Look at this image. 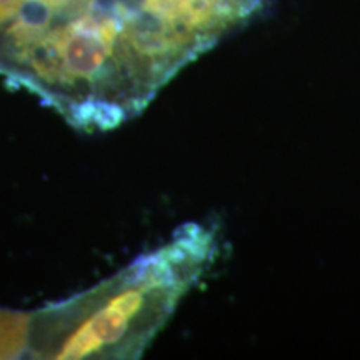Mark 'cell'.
<instances>
[{
    "mask_svg": "<svg viewBox=\"0 0 360 360\" xmlns=\"http://www.w3.org/2000/svg\"><path fill=\"white\" fill-rule=\"evenodd\" d=\"M164 30L165 0H0V72L89 127L139 96Z\"/></svg>",
    "mask_w": 360,
    "mask_h": 360,
    "instance_id": "1",
    "label": "cell"
},
{
    "mask_svg": "<svg viewBox=\"0 0 360 360\" xmlns=\"http://www.w3.org/2000/svg\"><path fill=\"white\" fill-rule=\"evenodd\" d=\"M217 233L186 225L169 244L130 265L107 287L105 295L74 310L65 334L56 340V359L132 357L141 354L174 312L184 294L212 265Z\"/></svg>",
    "mask_w": 360,
    "mask_h": 360,
    "instance_id": "2",
    "label": "cell"
}]
</instances>
